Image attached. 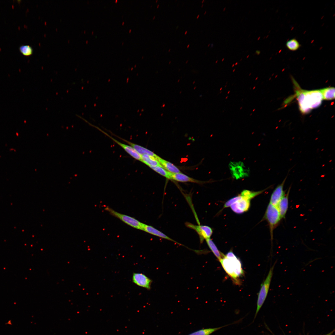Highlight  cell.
Returning <instances> with one entry per match:
<instances>
[{"instance_id":"obj_1","label":"cell","mask_w":335,"mask_h":335,"mask_svg":"<svg viewBox=\"0 0 335 335\" xmlns=\"http://www.w3.org/2000/svg\"><path fill=\"white\" fill-rule=\"evenodd\" d=\"M297 100L301 111L306 113L313 109L319 107L323 100L319 90L296 91Z\"/></svg>"},{"instance_id":"obj_2","label":"cell","mask_w":335,"mask_h":335,"mask_svg":"<svg viewBox=\"0 0 335 335\" xmlns=\"http://www.w3.org/2000/svg\"><path fill=\"white\" fill-rule=\"evenodd\" d=\"M220 262L223 269L235 284H240L239 278L244 273L241 261L232 251H230Z\"/></svg>"},{"instance_id":"obj_3","label":"cell","mask_w":335,"mask_h":335,"mask_svg":"<svg viewBox=\"0 0 335 335\" xmlns=\"http://www.w3.org/2000/svg\"><path fill=\"white\" fill-rule=\"evenodd\" d=\"M276 263L275 262L270 268L266 279L261 285V287L258 294L257 307L254 319L263 304L267 295Z\"/></svg>"},{"instance_id":"obj_4","label":"cell","mask_w":335,"mask_h":335,"mask_svg":"<svg viewBox=\"0 0 335 335\" xmlns=\"http://www.w3.org/2000/svg\"><path fill=\"white\" fill-rule=\"evenodd\" d=\"M264 218L267 221L269 225L272 241L273 230L278 226L281 219L277 207L269 203L266 208Z\"/></svg>"},{"instance_id":"obj_5","label":"cell","mask_w":335,"mask_h":335,"mask_svg":"<svg viewBox=\"0 0 335 335\" xmlns=\"http://www.w3.org/2000/svg\"><path fill=\"white\" fill-rule=\"evenodd\" d=\"M105 209L113 216L119 218L124 223L136 229L142 230L143 223L130 216L121 214L107 207Z\"/></svg>"},{"instance_id":"obj_6","label":"cell","mask_w":335,"mask_h":335,"mask_svg":"<svg viewBox=\"0 0 335 335\" xmlns=\"http://www.w3.org/2000/svg\"><path fill=\"white\" fill-rule=\"evenodd\" d=\"M229 166L234 178L238 179L248 176V170L242 162H231Z\"/></svg>"},{"instance_id":"obj_7","label":"cell","mask_w":335,"mask_h":335,"mask_svg":"<svg viewBox=\"0 0 335 335\" xmlns=\"http://www.w3.org/2000/svg\"><path fill=\"white\" fill-rule=\"evenodd\" d=\"M185 225L196 231L199 236L201 243H203L204 239L210 238L213 232L212 229L208 226L195 225L188 222H186Z\"/></svg>"},{"instance_id":"obj_8","label":"cell","mask_w":335,"mask_h":335,"mask_svg":"<svg viewBox=\"0 0 335 335\" xmlns=\"http://www.w3.org/2000/svg\"><path fill=\"white\" fill-rule=\"evenodd\" d=\"M132 282L136 285L148 290L151 288L152 280L145 274L140 273H133L132 275Z\"/></svg>"},{"instance_id":"obj_9","label":"cell","mask_w":335,"mask_h":335,"mask_svg":"<svg viewBox=\"0 0 335 335\" xmlns=\"http://www.w3.org/2000/svg\"><path fill=\"white\" fill-rule=\"evenodd\" d=\"M287 177V176L282 182L277 186L271 195L270 203L277 207L280 200L285 194L284 187Z\"/></svg>"},{"instance_id":"obj_10","label":"cell","mask_w":335,"mask_h":335,"mask_svg":"<svg viewBox=\"0 0 335 335\" xmlns=\"http://www.w3.org/2000/svg\"><path fill=\"white\" fill-rule=\"evenodd\" d=\"M250 205V200L242 197L241 199L236 201L230 207L235 213L241 214L248 211Z\"/></svg>"},{"instance_id":"obj_11","label":"cell","mask_w":335,"mask_h":335,"mask_svg":"<svg viewBox=\"0 0 335 335\" xmlns=\"http://www.w3.org/2000/svg\"><path fill=\"white\" fill-rule=\"evenodd\" d=\"M142 230L157 237L169 240L180 245L184 246L168 237L163 232L152 226L143 223Z\"/></svg>"},{"instance_id":"obj_12","label":"cell","mask_w":335,"mask_h":335,"mask_svg":"<svg viewBox=\"0 0 335 335\" xmlns=\"http://www.w3.org/2000/svg\"><path fill=\"white\" fill-rule=\"evenodd\" d=\"M291 189L290 187L287 192L279 202L277 207L279 211L281 219H285L288 206L289 195Z\"/></svg>"},{"instance_id":"obj_13","label":"cell","mask_w":335,"mask_h":335,"mask_svg":"<svg viewBox=\"0 0 335 335\" xmlns=\"http://www.w3.org/2000/svg\"><path fill=\"white\" fill-rule=\"evenodd\" d=\"M108 137L111 139L115 142L121 146L128 154L134 159L141 162V156L136 151L129 145L124 144L113 138L112 136L106 134Z\"/></svg>"},{"instance_id":"obj_14","label":"cell","mask_w":335,"mask_h":335,"mask_svg":"<svg viewBox=\"0 0 335 335\" xmlns=\"http://www.w3.org/2000/svg\"><path fill=\"white\" fill-rule=\"evenodd\" d=\"M169 179L181 182H191L201 184L204 182L196 180L181 173H174L169 172Z\"/></svg>"},{"instance_id":"obj_15","label":"cell","mask_w":335,"mask_h":335,"mask_svg":"<svg viewBox=\"0 0 335 335\" xmlns=\"http://www.w3.org/2000/svg\"><path fill=\"white\" fill-rule=\"evenodd\" d=\"M118 138L121 139L123 141L128 144L130 145L133 147L136 151L141 155L144 154H147L154 157L156 159L159 157L152 151L140 145L135 144L130 141H128L125 139H122L119 137Z\"/></svg>"},{"instance_id":"obj_16","label":"cell","mask_w":335,"mask_h":335,"mask_svg":"<svg viewBox=\"0 0 335 335\" xmlns=\"http://www.w3.org/2000/svg\"><path fill=\"white\" fill-rule=\"evenodd\" d=\"M157 160L162 167L167 171L174 173H181L179 168L171 162L161 158L159 156L157 158Z\"/></svg>"},{"instance_id":"obj_17","label":"cell","mask_w":335,"mask_h":335,"mask_svg":"<svg viewBox=\"0 0 335 335\" xmlns=\"http://www.w3.org/2000/svg\"><path fill=\"white\" fill-rule=\"evenodd\" d=\"M205 240L209 248L220 262L225 255L218 249L215 243L210 238Z\"/></svg>"},{"instance_id":"obj_18","label":"cell","mask_w":335,"mask_h":335,"mask_svg":"<svg viewBox=\"0 0 335 335\" xmlns=\"http://www.w3.org/2000/svg\"><path fill=\"white\" fill-rule=\"evenodd\" d=\"M141 162L149 167L159 166L162 167L156 158L147 154L141 155Z\"/></svg>"},{"instance_id":"obj_19","label":"cell","mask_w":335,"mask_h":335,"mask_svg":"<svg viewBox=\"0 0 335 335\" xmlns=\"http://www.w3.org/2000/svg\"><path fill=\"white\" fill-rule=\"evenodd\" d=\"M320 90L322 94L323 99L328 100L334 99V87H328L320 89Z\"/></svg>"},{"instance_id":"obj_20","label":"cell","mask_w":335,"mask_h":335,"mask_svg":"<svg viewBox=\"0 0 335 335\" xmlns=\"http://www.w3.org/2000/svg\"><path fill=\"white\" fill-rule=\"evenodd\" d=\"M227 325L215 328L202 329L192 332L187 335H210L216 331Z\"/></svg>"},{"instance_id":"obj_21","label":"cell","mask_w":335,"mask_h":335,"mask_svg":"<svg viewBox=\"0 0 335 335\" xmlns=\"http://www.w3.org/2000/svg\"><path fill=\"white\" fill-rule=\"evenodd\" d=\"M268 188L269 187L263 190L258 191H253L248 190H244L241 192L240 195L243 198L250 200L251 199L262 193Z\"/></svg>"},{"instance_id":"obj_22","label":"cell","mask_w":335,"mask_h":335,"mask_svg":"<svg viewBox=\"0 0 335 335\" xmlns=\"http://www.w3.org/2000/svg\"><path fill=\"white\" fill-rule=\"evenodd\" d=\"M286 46L289 50L295 51L299 49L301 47V45L297 39L293 38L289 40L286 42Z\"/></svg>"},{"instance_id":"obj_23","label":"cell","mask_w":335,"mask_h":335,"mask_svg":"<svg viewBox=\"0 0 335 335\" xmlns=\"http://www.w3.org/2000/svg\"><path fill=\"white\" fill-rule=\"evenodd\" d=\"M19 50L23 55L26 56H30L33 53L32 48L29 45H21L19 47Z\"/></svg>"},{"instance_id":"obj_24","label":"cell","mask_w":335,"mask_h":335,"mask_svg":"<svg viewBox=\"0 0 335 335\" xmlns=\"http://www.w3.org/2000/svg\"><path fill=\"white\" fill-rule=\"evenodd\" d=\"M149 167L162 176L169 179V172L167 171L163 167L159 166H150Z\"/></svg>"},{"instance_id":"obj_25","label":"cell","mask_w":335,"mask_h":335,"mask_svg":"<svg viewBox=\"0 0 335 335\" xmlns=\"http://www.w3.org/2000/svg\"><path fill=\"white\" fill-rule=\"evenodd\" d=\"M242 198V197L240 195H239L230 199L225 203L224 206V208L230 207L231 205L241 199Z\"/></svg>"},{"instance_id":"obj_26","label":"cell","mask_w":335,"mask_h":335,"mask_svg":"<svg viewBox=\"0 0 335 335\" xmlns=\"http://www.w3.org/2000/svg\"><path fill=\"white\" fill-rule=\"evenodd\" d=\"M261 53V51L258 50H257L256 51L255 53L257 55H259Z\"/></svg>"},{"instance_id":"obj_27","label":"cell","mask_w":335,"mask_h":335,"mask_svg":"<svg viewBox=\"0 0 335 335\" xmlns=\"http://www.w3.org/2000/svg\"><path fill=\"white\" fill-rule=\"evenodd\" d=\"M333 331H332V332H331L330 333H328V334H327L326 335H331L332 334V333H333Z\"/></svg>"},{"instance_id":"obj_28","label":"cell","mask_w":335,"mask_h":335,"mask_svg":"<svg viewBox=\"0 0 335 335\" xmlns=\"http://www.w3.org/2000/svg\"><path fill=\"white\" fill-rule=\"evenodd\" d=\"M249 56V55H248V56H247V58Z\"/></svg>"},{"instance_id":"obj_29","label":"cell","mask_w":335,"mask_h":335,"mask_svg":"<svg viewBox=\"0 0 335 335\" xmlns=\"http://www.w3.org/2000/svg\"><path fill=\"white\" fill-rule=\"evenodd\" d=\"M225 9H226V7H225V8H224V9L223 10H224V11Z\"/></svg>"},{"instance_id":"obj_30","label":"cell","mask_w":335,"mask_h":335,"mask_svg":"<svg viewBox=\"0 0 335 335\" xmlns=\"http://www.w3.org/2000/svg\"><path fill=\"white\" fill-rule=\"evenodd\" d=\"M260 38V37H259V38H258L257 40H258Z\"/></svg>"}]
</instances>
